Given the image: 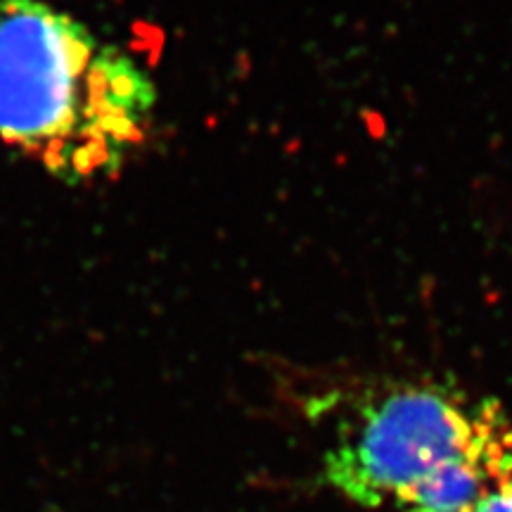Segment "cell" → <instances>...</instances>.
I'll return each mask as SVG.
<instances>
[{
  "instance_id": "obj_1",
  "label": "cell",
  "mask_w": 512,
  "mask_h": 512,
  "mask_svg": "<svg viewBox=\"0 0 512 512\" xmlns=\"http://www.w3.org/2000/svg\"><path fill=\"white\" fill-rule=\"evenodd\" d=\"M155 83L46 0H0V143L67 183L119 171L143 143Z\"/></svg>"
},
{
  "instance_id": "obj_2",
  "label": "cell",
  "mask_w": 512,
  "mask_h": 512,
  "mask_svg": "<svg viewBox=\"0 0 512 512\" xmlns=\"http://www.w3.org/2000/svg\"><path fill=\"white\" fill-rule=\"evenodd\" d=\"M508 411L441 384L370 401L323 456L325 484L356 508L475 512Z\"/></svg>"
},
{
  "instance_id": "obj_3",
  "label": "cell",
  "mask_w": 512,
  "mask_h": 512,
  "mask_svg": "<svg viewBox=\"0 0 512 512\" xmlns=\"http://www.w3.org/2000/svg\"><path fill=\"white\" fill-rule=\"evenodd\" d=\"M475 512H512V413L505 415L489 456V475Z\"/></svg>"
}]
</instances>
